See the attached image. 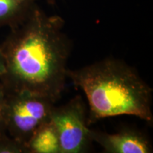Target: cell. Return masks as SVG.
Instances as JSON below:
<instances>
[{
    "mask_svg": "<svg viewBox=\"0 0 153 153\" xmlns=\"http://www.w3.org/2000/svg\"><path fill=\"white\" fill-rule=\"evenodd\" d=\"M65 22L36 7L0 45L5 74L0 83L7 91H29L54 101L60 98L68 77L71 41Z\"/></svg>",
    "mask_w": 153,
    "mask_h": 153,
    "instance_id": "cell-1",
    "label": "cell"
},
{
    "mask_svg": "<svg viewBox=\"0 0 153 153\" xmlns=\"http://www.w3.org/2000/svg\"><path fill=\"white\" fill-rule=\"evenodd\" d=\"M68 77L87 97L88 125L123 115L152 123V88L123 60L105 58L77 70H68Z\"/></svg>",
    "mask_w": 153,
    "mask_h": 153,
    "instance_id": "cell-2",
    "label": "cell"
},
{
    "mask_svg": "<svg viewBox=\"0 0 153 153\" xmlns=\"http://www.w3.org/2000/svg\"><path fill=\"white\" fill-rule=\"evenodd\" d=\"M55 104L47 97L29 91H6V132L27 147L36 131L51 120Z\"/></svg>",
    "mask_w": 153,
    "mask_h": 153,
    "instance_id": "cell-3",
    "label": "cell"
},
{
    "mask_svg": "<svg viewBox=\"0 0 153 153\" xmlns=\"http://www.w3.org/2000/svg\"><path fill=\"white\" fill-rule=\"evenodd\" d=\"M88 113L80 96L61 106H54L51 120L58 134L60 153H82L88 150L91 140L87 122Z\"/></svg>",
    "mask_w": 153,
    "mask_h": 153,
    "instance_id": "cell-4",
    "label": "cell"
},
{
    "mask_svg": "<svg viewBox=\"0 0 153 153\" xmlns=\"http://www.w3.org/2000/svg\"><path fill=\"white\" fill-rule=\"evenodd\" d=\"M91 142L98 143L108 153H150L152 145L143 133L134 129H126L109 134L98 131H89Z\"/></svg>",
    "mask_w": 153,
    "mask_h": 153,
    "instance_id": "cell-5",
    "label": "cell"
},
{
    "mask_svg": "<svg viewBox=\"0 0 153 153\" xmlns=\"http://www.w3.org/2000/svg\"><path fill=\"white\" fill-rule=\"evenodd\" d=\"M36 7V0H0V28L22 24Z\"/></svg>",
    "mask_w": 153,
    "mask_h": 153,
    "instance_id": "cell-6",
    "label": "cell"
},
{
    "mask_svg": "<svg viewBox=\"0 0 153 153\" xmlns=\"http://www.w3.org/2000/svg\"><path fill=\"white\" fill-rule=\"evenodd\" d=\"M28 153H60L56 128L52 120L43 124L27 144Z\"/></svg>",
    "mask_w": 153,
    "mask_h": 153,
    "instance_id": "cell-7",
    "label": "cell"
},
{
    "mask_svg": "<svg viewBox=\"0 0 153 153\" xmlns=\"http://www.w3.org/2000/svg\"><path fill=\"white\" fill-rule=\"evenodd\" d=\"M0 153H28L26 145L7 135H0Z\"/></svg>",
    "mask_w": 153,
    "mask_h": 153,
    "instance_id": "cell-8",
    "label": "cell"
},
{
    "mask_svg": "<svg viewBox=\"0 0 153 153\" xmlns=\"http://www.w3.org/2000/svg\"><path fill=\"white\" fill-rule=\"evenodd\" d=\"M6 101V90L0 83V135L7 133L5 129L4 110Z\"/></svg>",
    "mask_w": 153,
    "mask_h": 153,
    "instance_id": "cell-9",
    "label": "cell"
},
{
    "mask_svg": "<svg viewBox=\"0 0 153 153\" xmlns=\"http://www.w3.org/2000/svg\"><path fill=\"white\" fill-rule=\"evenodd\" d=\"M6 68H5V61L4 58V55L1 53V49H0V79L4 74H5Z\"/></svg>",
    "mask_w": 153,
    "mask_h": 153,
    "instance_id": "cell-10",
    "label": "cell"
},
{
    "mask_svg": "<svg viewBox=\"0 0 153 153\" xmlns=\"http://www.w3.org/2000/svg\"><path fill=\"white\" fill-rule=\"evenodd\" d=\"M55 1V0H48V1L49 3H52V4L54 3Z\"/></svg>",
    "mask_w": 153,
    "mask_h": 153,
    "instance_id": "cell-11",
    "label": "cell"
}]
</instances>
